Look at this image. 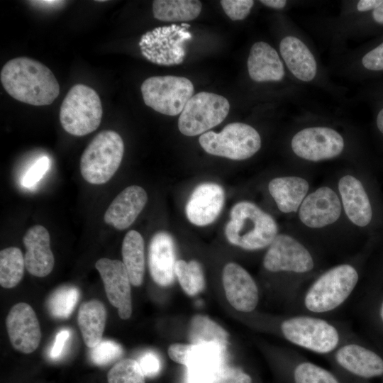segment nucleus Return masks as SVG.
Instances as JSON below:
<instances>
[{
  "label": "nucleus",
  "instance_id": "nucleus-8",
  "mask_svg": "<svg viewBox=\"0 0 383 383\" xmlns=\"http://www.w3.org/2000/svg\"><path fill=\"white\" fill-rule=\"evenodd\" d=\"M328 356L340 369L362 380L383 378V351L352 334Z\"/></svg>",
  "mask_w": 383,
  "mask_h": 383
},
{
  "label": "nucleus",
  "instance_id": "nucleus-11",
  "mask_svg": "<svg viewBox=\"0 0 383 383\" xmlns=\"http://www.w3.org/2000/svg\"><path fill=\"white\" fill-rule=\"evenodd\" d=\"M189 25L157 27L142 35L139 42L143 56L148 61L170 66L179 65L185 56L184 43L192 38Z\"/></svg>",
  "mask_w": 383,
  "mask_h": 383
},
{
  "label": "nucleus",
  "instance_id": "nucleus-45",
  "mask_svg": "<svg viewBox=\"0 0 383 383\" xmlns=\"http://www.w3.org/2000/svg\"><path fill=\"white\" fill-rule=\"evenodd\" d=\"M372 21L377 26H383V1L375 9L370 12Z\"/></svg>",
  "mask_w": 383,
  "mask_h": 383
},
{
  "label": "nucleus",
  "instance_id": "nucleus-25",
  "mask_svg": "<svg viewBox=\"0 0 383 383\" xmlns=\"http://www.w3.org/2000/svg\"><path fill=\"white\" fill-rule=\"evenodd\" d=\"M309 189L308 182L296 176L277 177L272 179L268 185L270 194L278 209L286 213L297 211Z\"/></svg>",
  "mask_w": 383,
  "mask_h": 383
},
{
  "label": "nucleus",
  "instance_id": "nucleus-42",
  "mask_svg": "<svg viewBox=\"0 0 383 383\" xmlns=\"http://www.w3.org/2000/svg\"><path fill=\"white\" fill-rule=\"evenodd\" d=\"M192 344L173 343L168 348L169 357L177 363L186 365Z\"/></svg>",
  "mask_w": 383,
  "mask_h": 383
},
{
  "label": "nucleus",
  "instance_id": "nucleus-24",
  "mask_svg": "<svg viewBox=\"0 0 383 383\" xmlns=\"http://www.w3.org/2000/svg\"><path fill=\"white\" fill-rule=\"evenodd\" d=\"M226 350L213 344L193 345L187 365V383H206L223 365Z\"/></svg>",
  "mask_w": 383,
  "mask_h": 383
},
{
  "label": "nucleus",
  "instance_id": "nucleus-16",
  "mask_svg": "<svg viewBox=\"0 0 383 383\" xmlns=\"http://www.w3.org/2000/svg\"><path fill=\"white\" fill-rule=\"evenodd\" d=\"M340 213V199L328 187H321L309 194L299 209L301 221L313 228L333 223L339 218Z\"/></svg>",
  "mask_w": 383,
  "mask_h": 383
},
{
  "label": "nucleus",
  "instance_id": "nucleus-34",
  "mask_svg": "<svg viewBox=\"0 0 383 383\" xmlns=\"http://www.w3.org/2000/svg\"><path fill=\"white\" fill-rule=\"evenodd\" d=\"M364 300L367 322L383 351V290L367 292Z\"/></svg>",
  "mask_w": 383,
  "mask_h": 383
},
{
  "label": "nucleus",
  "instance_id": "nucleus-3",
  "mask_svg": "<svg viewBox=\"0 0 383 383\" xmlns=\"http://www.w3.org/2000/svg\"><path fill=\"white\" fill-rule=\"evenodd\" d=\"M262 265L266 271L287 277L288 301L293 304L299 298L302 279L315 268L310 251L296 239L286 234H278L268 246Z\"/></svg>",
  "mask_w": 383,
  "mask_h": 383
},
{
  "label": "nucleus",
  "instance_id": "nucleus-6",
  "mask_svg": "<svg viewBox=\"0 0 383 383\" xmlns=\"http://www.w3.org/2000/svg\"><path fill=\"white\" fill-rule=\"evenodd\" d=\"M103 109L98 94L82 84L72 87L60 109V121L63 129L75 136L86 135L99 126Z\"/></svg>",
  "mask_w": 383,
  "mask_h": 383
},
{
  "label": "nucleus",
  "instance_id": "nucleus-36",
  "mask_svg": "<svg viewBox=\"0 0 383 383\" xmlns=\"http://www.w3.org/2000/svg\"><path fill=\"white\" fill-rule=\"evenodd\" d=\"M123 350L120 344L109 340H101L90 350V358L97 365H106L118 360L123 355Z\"/></svg>",
  "mask_w": 383,
  "mask_h": 383
},
{
  "label": "nucleus",
  "instance_id": "nucleus-7",
  "mask_svg": "<svg viewBox=\"0 0 383 383\" xmlns=\"http://www.w3.org/2000/svg\"><path fill=\"white\" fill-rule=\"evenodd\" d=\"M199 141L207 153L234 160L250 158L261 147L259 133L248 124L237 122L226 125L219 133L206 132Z\"/></svg>",
  "mask_w": 383,
  "mask_h": 383
},
{
  "label": "nucleus",
  "instance_id": "nucleus-9",
  "mask_svg": "<svg viewBox=\"0 0 383 383\" xmlns=\"http://www.w3.org/2000/svg\"><path fill=\"white\" fill-rule=\"evenodd\" d=\"M140 89L148 106L167 116L181 113L194 91L189 79L171 75L150 77Z\"/></svg>",
  "mask_w": 383,
  "mask_h": 383
},
{
  "label": "nucleus",
  "instance_id": "nucleus-35",
  "mask_svg": "<svg viewBox=\"0 0 383 383\" xmlns=\"http://www.w3.org/2000/svg\"><path fill=\"white\" fill-rule=\"evenodd\" d=\"M107 380L108 383H145V374L138 361L126 358L109 370Z\"/></svg>",
  "mask_w": 383,
  "mask_h": 383
},
{
  "label": "nucleus",
  "instance_id": "nucleus-29",
  "mask_svg": "<svg viewBox=\"0 0 383 383\" xmlns=\"http://www.w3.org/2000/svg\"><path fill=\"white\" fill-rule=\"evenodd\" d=\"M188 334L192 345L213 344L224 350L228 345V333L206 316H194L189 323Z\"/></svg>",
  "mask_w": 383,
  "mask_h": 383
},
{
  "label": "nucleus",
  "instance_id": "nucleus-30",
  "mask_svg": "<svg viewBox=\"0 0 383 383\" xmlns=\"http://www.w3.org/2000/svg\"><path fill=\"white\" fill-rule=\"evenodd\" d=\"M25 260L21 250L9 247L0 252V284L11 289L16 287L24 274Z\"/></svg>",
  "mask_w": 383,
  "mask_h": 383
},
{
  "label": "nucleus",
  "instance_id": "nucleus-44",
  "mask_svg": "<svg viewBox=\"0 0 383 383\" xmlns=\"http://www.w3.org/2000/svg\"><path fill=\"white\" fill-rule=\"evenodd\" d=\"M383 0H360L357 3V11L360 13H370L377 8Z\"/></svg>",
  "mask_w": 383,
  "mask_h": 383
},
{
  "label": "nucleus",
  "instance_id": "nucleus-2",
  "mask_svg": "<svg viewBox=\"0 0 383 383\" xmlns=\"http://www.w3.org/2000/svg\"><path fill=\"white\" fill-rule=\"evenodd\" d=\"M357 269L350 264H340L318 276L303 295L305 314L319 316L340 307L358 284Z\"/></svg>",
  "mask_w": 383,
  "mask_h": 383
},
{
  "label": "nucleus",
  "instance_id": "nucleus-20",
  "mask_svg": "<svg viewBox=\"0 0 383 383\" xmlns=\"http://www.w3.org/2000/svg\"><path fill=\"white\" fill-rule=\"evenodd\" d=\"M23 242L26 248L24 260L28 272L38 277L48 276L55 265L48 231L41 225H35L27 231Z\"/></svg>",
  "mask_w": 383,
  "mask_h": 383
},
{
  "label": "nucleus",
  "instance_id": "nucleus-1",
  "mask_svg": "<svg viewBox=\"0 0 383 383\" xmlns=\"http://www.w3.org/2000/svg\"><path fill=\"white\" fill-rule=\"evenodd\" d=\"M0 79L11 97L30 105H49L60 93L59 83L52 71L26 57L8 61L1 69Z\"/></svg>",
  "mask_w": 383,
  "mask_h": 383
},
{
  "label": "nucleus",
  "instance_id": "nucleus-22",
  "mask_svg": "<svg viewBox=\"0 0 383 383\" xmlns=\"http://www.w3.org/2000/svg\"><path fill=\"white\" fill-rule=\"evenodd\" d=\"M247 66L250 77L257 82H279L285 74L283 62L276 50L263 41L252 45Z\"/></svg>",
  "mask_w": 383,
  "mask_h": 383
},
{
  "label": "nucleus",
  "instance_id": "nucleus-32",
  "mask_svg": "<svg viewBox=\"0 0 383 383\" xmlns=\"http://www.w3.org/2000/svg\"><path fill=\"white\" fill-rule=\"evenodd\" d=\"M79 296V292L76 287L61 286L49 296L46 301L48 310L55 318H67L72 313Z\"/></svg>",
  "mask_w": 383,
  "mask_h": 383
},
{
  "label": "nucleus",
  "instance_id": "nucleus-10",
  "mask_svg": "<svg viewBox=\"0 0 383 383\" xmlns=\"http://www.w3.org/2000/svg\"><path fill=\"white\" fill-rule=\"evenodd\" d=\"M229 110V102L223 96L199 92L191 97L180 113L179 130L187 136L202 135L221 123Z\"/></svg>",
  "mask_w": 383,
  "mask_h": 383
},
{
  "label": "nucleus",
  "instance_id": "nucleus-5",
  "mask_svg": "<svg viewBox=\"0 0 383 383\" xmlns=\"http://www.w3.org/2000/svg\"><path fill=\"white\" fill-rule=\"evenodd\" d=\"M123 152V141L118 133L111 130L101 131L81 156L82 176L92 184L106 183L118 170Z\"/></svg>",
  "mask_w": 383,
  "mask_h": 383
},
{
  "label": "nucleus",
  "instance_id": "nucleus-33",
  "mask_svg": "<svg viewBox=\"0 0 383 383\" xmlns=\"http://www.w3.org/2000/svg\"><path fill=\"white\" fill-rule=\"evenodd\" d=\"M293 383H340L330 371L311 362L300 360L294 361L293 350Z\"/></svg>",
  "mask_w": 383,
  "mask_h": 383
},
{
  "label": "nucleus",
  "instance_id": "nucleus-46",
  "mask_svg": "<svg viewBox=\"0 0 383 383\" xmlns=\"http://www.w3.org/2000/svg\"><path fill=\"white\" fill-rule=\"evenodd\" d=\"M260 2L267 7L274 9H282L287 5V1L284 0H261Z\"/></svg>",
  "mask_w": 383,
  "mask_h": 383
},
{
  "label": "nucleus",
  "instance_id": "nucleus-4",
  "mask_svg": "<svg viewBox=\"0 0 383 383\" xmlns=\"http://www.w3.org/2000/svg\"><path fill=\"white\" fill-rule=\"evenodd\" d=\"M277 232L274 219L250 201H240L232 207L224 231L230 243L247 250L268 247Z\"/></svg>",
  "mask_w": 383,
  "mask_h": 383
},
{
  "label": "nucleus",
  "instance_id": "nucleus-23",
  "mask_svg": "<svg viewBox=\"0 0 383 383\" xmlns=\"http://www.w3.org/2000/svg\"><path fill=\"white\" fill-rule=\"evenodd\" d=\"M279 52L287 68L297 79L309 82L316 77V59L299 38L292 35L284 37L279 43Z\"/></svg>",
  "mask_w": 383,
  "mask_h": 383
},
{
  "label": "nucleus",
  "instance_id": "nucleus-17",
  "mask_svg": "<svg viewBox=\"0 0 383 383\" xmlns=\"http://www.w3.org/2000/svg\"><path fill=\"white\" fill-rule=\"evenodd\" d=\"M225 201L221 186L213 182L199 184L193 190L185 207L188 220L195 226H204L219 216Z\"/></svg>",
  "mask_w": 383,
  "mask_h": 383
},
{
  "label": "nucleus",
  "instance_id": "nucleus-14",
  "mask_svg": "<svg viewBox=\"0 0 383 383\" xmlns=\"http://www.w3.org/2000/svg\"><path fill=\"white\" fill-rule=\"evenodd\" d=\"M6 325L13 348L26 354L37 349L41 340L40 326L29 304L21 302L13 306L7 315Z\"/></svg>",
  "mask_w": 383,
  "mask_h": 383
},
{
  "label": "nucleus",
  "instance_id": "nucleus-40",
  "mask_svg": "<svg viewBox=\"0 0 383 383\" xmlns=\"http://www.w3.org/2000/svg\"><path fill=\"white\" fill-rule=\"evenodd\" d=\"M50 167V160L43 157L38 160L26 172L22 184L26 187H33L44 176Z\"/></svg>",
  "mask_w": 383,
  "mask_h": 383
},
{
  "label": "nucleus",
  "instance_id": "nucleus-26",
  "mask_svg": "<svg viewBox=\"0 0 383 383\" xmlns=\"http://www.w3.org/2000/svg\"><path fill=\"white\" fill-rule=\"evenodd\" d=\"M106 311L97 299L85 301L78 311L77 322L84 343L92 348L102 340L106 326Z\"/></svg>",
  "mask_w": 383,
  "mask_h": 383
},
{
  "label": "nucleus",
  "instance_id": "nucleus-12",
  "mask_svg": "<svg viewBox=\"0 0 383 383\" xmlns=\"http://www.w3.org/2000/svg\"><path fill=\"white\" fill-rule=\"evenodd\" d=\"M345 145L343 136L328 127H310L297 132L292 138L291 146L298 157L317 162L339 155Z\"/></svg>",
  "mask_w": 383,
  "mask_h": 383
},
{
  "label": "nucleus",
  "instance_id": "nucleus-18",
  "mask_svg": "<svg viewBox=\"0 0 383 383\" xmlns=\"http://www.w3.org/2000/svg\"><path fill=\"white\" fill-rule=\"evenodd\" d=\"M338 190L348 218L358 227L369 226L374 220V207L362 182L353 175H345L339 180Z\"/></svg>",
  "mask_w": 383,
  "mask_h": 383
},
{
  "label": "nucleus",
  "instance_id": "nucleus-37",
  "mask_svg": "<svg viewBox=\"0 0 383 383\" xmlns=\"http://www.w3.org/2000/svg\"><path fill=\"white\" fill-rule=\"evenodd\" d=\"M251 377L240 368L221 365L206 379V383H252Z\"/></svg>",
  "mask_w": 383,
  "mask_h": 383
},
{
  "label": "nucleus",
  "instance_id": "nucleus-43",
  "mask_svg": "<svg viewBox=\"0 0 383 383\" xmlns=\"http://www.w3.org/2000/svg\"><path fill=\"white\" fill-rule=\"evenodd\" d=\"M70 337V331L66 329L61 330L55 336V340L50 350V355L52 358L58 357L63 350L66 341Z\"/></svg>",
  "mask_w": 383,
  "mask_h": 383
},
{
  "label": "nucleus",
  "instance_id": "nucleus-28",
  "mask_svg": "<svg viewBox=\"0 0 383 383\" xmlns=\"http://www.w3.org/2000/svg\"><path fill=\"white\" fill-rule=\"evenodd\" d=\"M202 9L198 0H155L154 17L162 21H189L198 17Z\"/></svg>",
  "mask_w": 383,
  "mask_h": 383
},
{
  "label": "nucleus",
  "instance_id": "nucleus-39",
  "mask_svg": "<svg viewBox=\"0 0 383 383\" xmlns=\"http://www.w3.org/2000/svg\"><path fill=\"white\" fill-rule=\"evenodd\" d=\"M361 65L364 70L368 72H383V41L362 56Z\"/></svg>",
  "mask_w": 383,
  "mask_h": 383
},
{
  "label": "nucleus",
  "instance_id": "nucleus-13",
  "mask_svg": "<svg viewBox=\"0 0 383 383\" xmlns=\"http://www.w3.org/2000/svg\"><path fill=\"white\" fill-rule=\"evenodd\" d=\"M95 267L103 280L109 302L117 308L121 318H129L132 313L131 283L123 262L101 258L96 262Z\"/></svg>",
  "mask_w": 383,
  "mask_h": 383
},
{
  "label": "nucleus",
  "instance_id": "nucleus-47",
  "mask_svg": "<svg viewBox=\"0 0 383 383\" xmlns=\"http://www.w3.org/2000/svg\"><path fill=\"white\" fill-rule=\"evenodd\" d=\"M30 3L33 5L39 6L40 7L45 6V8H48V7L52 8V7H55V6H60V4L64 3V1H53V0H51V1H31Z\"/></svg>",
  "mask_w": 383,
  "mask_h": 383
},
{
  "label": "nucleus",
  "instance_id": "nucleus-15",
  "mask_svg": "<svg viewBox=\"0 0 383 383\" xmlns=\"http://www.w3.org/2000/svg\"><path fill=\"white\" fill-rule=\"evenodd\" d=\"M226 299L236 310L251 313L259 302V289L249 272L235 262L226 264L222 273Z\"/></svg>",
  "mask_w": 383,
  "mask_h": 383
},
{
  "label": "nucleus",
  "instance_id": "nucleus-21",
  "mask_svg": "<svg viewBox=\"0 0 383 383\" xmlns=\"http://www.w3.org/2000/svg\"><path fill=\"white\" fill-rule=\"evenodd\" d=\"M148 201L145 190L131 185L121 191L104 213V221L118 230L128 228L136 219Z\"/></svg>",
  "mask_w": 383,
  "mask_h": 383
},
{
  "label": "nucleus",
  "instance_id": "nucleus-27",
  "mask_svg": "<svg viewBox=\"0 0 383 383\" xmlns=\"http://www.w3.org/2000/svg\"><path fill=\"white\" fill-rule=\"evenodd\" d=\"M121 252L131 283L135 287L140 286L145 273V248L142 235L134 230L128 231L123 238Z\"/></svg>",
  "mask_w": 383,
  "mask_h": 383
},
{
  "label": "nucleus",
  "instance_id": "nucleus-48",
  "mask_svg": "<svg viewBox=\"0 0 383 383\" xmlns=\"http://www.w3.org/2000/svg\"><path fill=\"white\" fill-rule=\"evenodd\" d=\"M375 123L378 131L383 135V107L379 110Z\"/></svg>",
  "mask_w": 383,
  "mask_h": 383
},
{
  "label": "nucleus",
  "instance_id": "nucleus-38",
  "mask_svg": "<svg viewBox=\"0 0 383 383\" xmlns=\"http://www.w3.org/2000/svg\"><path fill=\"white\" fill-rule=\"evenodd\" d=\"M220 3L226 15L233 21L245 18L254 5L252 0H221Z\"/></svg>",
  "mask_w": 383,
  "mask_h": 383
},
{
  "label": "nucleus",
  "instance_id": "nucleus-31",
  "mask_svg": "<svg viewBox=\"0 0 383 383\" xmlns=\"http://www.w3.org/2000/svg\"><path fill=\"white\" fill-rule=\"evenodd\" d=\"M175 276L181 287L189 296H195L202 292L205 279L202 267L196 260L186 262L177 260L174 267Z\"/></svg>",
  "mask_w": 383,
  "mask_h": 383
},
{
  "label": "nucleus",
  "instance_id": "nucleus-19",
  "mask_svg": "<svg viewBox=\"0 0 383 383\" xmlns=\"http://www.w3.org/2000/svg\"><path fill=\"white\" fill-rule=\"evenodd\" d=\"M174 242L167 232L156 233L148 248V267L153 281L161 287H167L174 279L176 264Z\"/></svg>",
  "mask_w": 383,
  "mask_h": 383
},
{
  "label": "nucleus",
  "instance_id": "nucleus-41",
  "mask_svg": "<svg viewBox=\"0 0 383 383\" xmlns=\"http://www.w3.org/2000/svg\"><path fill=\"white\" fill-rule=\"evenodd\" d=\"M140 368L147 377L156 375L160 370V362L158 357L152 352L144 353L138 360Z\"/></svg>",
  "mask_w": 383,
  "mask_h": 383
}]
</instances>
